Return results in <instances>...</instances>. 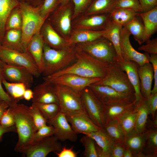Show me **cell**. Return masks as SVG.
<instances>
[{
  "label": "cell",
  "mask_w": 157,
  "mask_h": 157,
  "mask_svg": "<svg viewBox=\"0 0 157 157\" xmlns=\"http://www.w3.org/2000/svg\"><path fill=\"white\" fill-rule=\"evenodd\" d=\"M78 49L76 44L59 49L52 48L44 42V69L42 74L46 77L69 66L76 60Z\"/></svg>",
  "instance_id": "1"
},
{
  "label": "cell",
  "mask_w": 157,
  "mask_h": 157,
  "mask_svg": "<svg viewBox=\"0 0 157 157\" xmlns=\"http://www.w3.org/2000/svg\"><path fill=\"white\" fill-rule=\"evenodd\" d=\"M77 59L72 65L51 75L53 77L67 73L90 78H103L106 75L109 64L101 62L78 49Z\"/></svg>",
  "instance_id": "2"
},
{
  "label": "cell",
  "mask_w": 157,
  "mask_h": 157,
  "mask_svg": "<svg viewBox=\"0 0 157 157\" xmlns=\"http://www.w3.org/2000/svg\"><path fill=\"white\" fill-rule=\"evenodd\" d=\"M9 107L13 114L15 125L18 135V141L14 148L16 151L32 143L36 131L29 107L17 103Z\"/></svg>",
  "instance_id": "3"
},
{
  "label": "cell",
  "mask_w": 157,
  "mask_h": 157,
  "mask_svg": "<svg viewBox=\"0 0 157 157\" xmlns=\"http://www.w3.org/2000/svg\"><path fill=\"white\" fill-rule=\"evenodd\" d=\"M40 6H35L19 2V6L22 17V45L25 52L31 39L35 33L40 31L46 19L40 13Z\"/></svg>",
  "instance_id": "4"
},
{
  "label": "cell",
  "mask_w": 157,
  "mask_h": 157,
  "mask_svg": "<svg viewBox=\"0 0 157 157\" xmlns=\"http://www.w3.org/2000/svg\"><path fill=\"white\" fill-rule=\"evenodd\" d=\"M76 45L78 50L104 63L109 64L119 60L112 43L102 36L93 41L77 44Z\"/></svg>",
  "instance_id": "5"
},
{
  "label": "cell",
  "mask_w": 157,
  "mask_h": 157,
  "mask_svg": "<svg viewBox=\"0 0 157 157\" xmlns=\"http://www.w3.org/2000/svg\"><path fill=\"white\" fill-rule=\"evenodd\" d=\"M94 84L108 86L121 93L135 96L134 88L126 73L116 62L109 64L106 76Z\"/></svg>",
  "instance_id": "6"
},
{
  "label": "cell",
  "mask_w": 157,
  "mask_h": 157,
  "mask_svg": "<svg viewBox=\"0 0 157 157\" xmlns=\"http://www.w3.org/2000/svg\"><path fill=\"white\" fill-rule=\"evenodd\" d=\"M74 6L70 1L66 4H60L53 12L49 22L56 31L66 40L72 29V22Z\"/></svg>",
  "instance_id": "7"
},
{
  "label": "cell",
  "mask_w": 157,
  "mask_h": 157,
  "mask_svg": "<svg viewBox=\"0 0 157 157\" xmlns=\"http://www.w3.org/2000/svg\"><path fill=\"white\" fill-rule=\"evenodd\" d=\"M52 84L61 111L65 114L85 112L79 94L67 86Z\"/></svg>",
  "instance_id": "8"
},
{
  "label": "cell",
  "mask_w": 157,
  "mask_h": 157,
  "mask_svg": "<svg viewBox=\"0 0 157 157\" xmlns=\"http://www.w3.org/2000/svg\"><path fill=\"white\" fill-rule=\"evenodd\" d=\"M59 140L54 135L32 142L16 151L26 157H45L51 152H59L63 147Z\"/></svg>",
  "instance_id": "9"
},
{
  "label": "cell",
  "mask_w": 157,
  "mask_h": 157,
  "mask_svg": "<svg viewBox=\"0 0 157 157\" xmlns=\"http://www.w3.org/2000/svg\"><path fill=\"white\" fill-rule=\"evenodd\" d=\"M0 58L4 63L26 68L38 77L40 74L33 59L26 52H21L0 45Z\"/></svg>",
  "instance_id": "10"
},
{
  "label": "cell",
  "mask_w": 157,
  "mask_h": 157,
  "mask_svg": "<svg viewBox=\"0 0 157 157\" xmlns=\"http://www.w3.org/2000/svg\"><path fill=\"white\" fill-rule=\"evenodd\" d=\"M79 94L86 113L96 125L103 129L105 125L103 115L102 104L88 87L83 89Z\"/></svg>",
  "instance_id": "11"
},
{
  "label": "cell",
  "mask_w": 157,
  "mask_h": 157,
  "mask_svg": "<svg viewBox=\"0 0 157 157\" xmlns=\"http://www.w3.org/2000/svg\"><path fill=\"white\" fill-rule=\"evenodd\" d=\"M44 81L51 83L67 86L79 94L84 88L100 81V78H86L70 73L58 76L43 77Z\"/></svg>",
  "instance_id": "12"
},
{
  "label": "cell",
  "mask_w": 157,
  "mask_h": 157,
  "mask_svg": "<svg viewBox=\"0 0 157 157\" xmlns=\"http://www.w3.org/2000/svg\"><path fill=\"white\" fill-rule=\"evenodd\" d=\"M88 87L103 105L115 102L131 103L135 100V95L121 93L108 86L93 83Z\"/></svg>",
  "instance_id": "13"
},
{
  "label": "cell",
  "mask_w": 157,
  "mask_h": 157,
  "mask_svg": "<svg viewBox=\"0 0 157 157\" xmlns=\"http://www.w3.org/2000/svg\"><path fill=\"white\" fill-rule=\"evenodd\" d=\"M110 20V14L82 15L72 20V29L92 31L104 30Z\"/></svg>",
  "instance_id": "14"
},
{
  "label": "cell",
  "mask_w": 157,
  "mask_h": 157,
  "mask_svg": "<svg viewBox=\"0 0 157 157\" xmlns=\"http://www.w3.org/2000/svg\"><path fill=\"white\" fill-rule=\"evenodd\" d=\"M130 33L122 27L120 33V47L121 54L124 60L135 62L139 65L149 62V54L141 53L136 51L132 46L130 40Z\"/></svg>",
  "instance_id": "15"
},
{
  "label": "cell",
  "mask_w": 157,
  "mask_h": 157,
  "mask_svg": "<svg viewBox=\"0 0 157 157\" xmlns=\"http://www.w3.org/2000/svg\"><path fill=\"white\" fill-rule=\"evenodd\" d=\"M47 123L53 127L54 135L59 141L75 142L76 140L78 134L69 124L64 113L60 111L53 119L47 121Z\"/></svg>",
  "instance_id": "16"
},
{
  "label": "cell",
  "mask_w": 157,
  "mask_h": 157,
  "mask_svg": "<svg viewBox=\"0 0 157 157\" xmlns=\"http://www.w3.org/2000/svg\"><path fill=\"white\" fill-rule=\"evenodd\" d=\"M3 78L11 82L22 83L30 88L33 81V76L26 67L5 63L1 70Z\"/></svg>",
  "instance_id": "17"
},
{
  "label": "cell",
  "mask_w": 157,
  "mask_h": 157,
  "mask_svg": "<svg viewBox=\"0 0 157 157\" xmlns=\"http://www.w3.org/2000/svg\"><path fill=\"white\" fill-rule=\"evenodd\" d=\"M135 102V100L131 103L115 102L102 104V113L105 125L111 122L118 121L133 111Z\"/></svg>",
  "instance_id": "18"
},
{
  "label": "cell",
  "mask_w": 157,
  "mask_h": 157,
  "mask_svg": "<svg viewBox=\"0 0 157 157\" xmlns=\"http://www.w3.org/2000/svg\"><path fill=\"white\" fill-rule=\"evenodd\" d=\"M65 114L72 128L77 134L85 135L101 129L94 123L85 112Z\"/></svg>",
  "instance_id": "19"
},
{
  "label": "cell",
  "mask_w": 157,
  "mask_h": 157,
  "mask_svg": "<svg viewBox=\"0 0 157 157\" xmlns=\"http://www.w3.org/2000/svg\"><path fill=\"white\" fill-rule=\"evenodd\" d=\"M33 92V97L32 99L33 103H54L59 104L53 85L49 82L44 81L36 86Z\"/></svg>",
  "instance_id": "20"
},
{
  "label": "cell",
  "mask_w": 157,
  "mask_h": 157,
  "mask_svg": "<svg viewBox=\"0 0 157 157\" xmlns=\"http://www.w3.org/2000/svg\"><path fill=\"white\" fill-rule=\"evenodd\" d=\"M40 33L44 42L52 48L61 49L72 45L56 31L49 22H45Z\"/></svg>",
  "instance_id": "21"
},
{
  "label": "cell",
  "mask_w": 157,
  "mask_h": 157,
  "mask_svg": "<svg viewBox=\"0 0 157 157\" xmlns=\"http://www.w3.org/2000/svg\"><path fill=\"white\" fill-rule=\"evenodd\" d=\"M44 43L40 31L38 32L31 39L26 51L33 59L40 74L44 69L43 52Z\"/></svg>",
  "instance_id": "22"
},
{
  "label": "cell",
  "mask_w": 157,
  "mask_h": 157,
  "mask_svg": "<svg viewBox=\"0 0 157 157\" xmlns=\"http://www.w3.org/2000/svg\"><path fill=\"white\" fill-rule=\"evenodd\" d=\"M84 135L88 136L94 140L98 157H110L115 142L104 129Z\"/></svg>",
  "instance_id": "23"
},
{
  "label": "cell",
  "mask_w": 157,
  "mask_h": 157,
  "mask_svg": "<svg viewBox=\"0 0 157 157\" xmlns=\"http://www.w3.org/2000/svg\"><path fill=\"white\" fill-rule=\"evenodd\" d=\"M119 67L126 73L135 91V100L138 102L144 98L140 91V82L138 72L139 65L132 61L118 60L116 62Z\"/></svg>",
  "instance_id": "24"
},
{
  "label": "cell",
  "mask_w": 157,
  "mask_h": 157,
  "mask_svg": "<svg viewBox=\"0 0 157 157\" xmlns=\"http://www.w3.org/2000/svg\"><path fill=\"white\" fill-rule=\"evenodd\" d=\"M138 72L140 82V91L142 97L145 98L151 94V85L154 79V70L150 63L139 65Z\"/></svg>",
  "instance_id": "25"
},
{
  "label": "cell",
  "mask_w": 157,
  "mask_h": 157,
  "mask_svg": "<svg viewBox=\"0 0 157 157\" xmlns=\"http://www.w3.org/2000/svg\"><path fill=\"white\" fill-rule=\"evenodd\" d=\"M145 130L138 133L134 129L125 138L123 144L131 150L134 157H138L143 152L146 138Z\"/></svg>",
  "instance_id": "26"
},
{
  "label": "cell",
  "mask_w": 157,
  "mask_h": 157,
  "mask_svg": "<svg viewBox=\"0 0 157 157\" xmlns=\"http://www.w3.org/2000/svg\"><path fill=\"white\" fill-rule=\"evenodd\" d=\"M122 26L110 20L103 31L102 37L110 41L115 49L118 60H124L122 57L120 47V33Z\"/></svg>",
  "instance_id": "27"
},
{
  "label": "cell",
  "mask_w": 157,
  "mask_h": 157,
  "mask_svg": "<svg viewBox=\"0 0 157 157\" xmlns=\"http://www.w3.org/2000/svg\"><path fill=\"white\" fill-rule=\"evenodd\" d=\"M137 16L143 21L144 31V43L157 31V6L149 11L139 13Z\"/></svg>",
  "instance_id": "28"
},
{
  "label": "cell",
  "mask_w": 157,
  "mask_h": 157,
  "mask_svg": "<svg viewBox=\"0 0 157 157\" xmlns=\"http://www.w3.org/2000/svg\"><path fill=\"white\" fill-rule=\"evenodd\" d=\"M103 31L72 29L67 40L71 45L90 42L102 37Z\"/></svg>",
  "instance_id": "29"
},
{
  "label": "cell",
  "mask_w": 157,
  "mask_h": 157,
  "mask_svg": "<svg viewBox=\"0 0 157 157\" xmlns=\"http://www.w3.org/2000/svg\"><path fill=\"white\" fill-rule=\"evenodd\" d=\"M19 3L18 0H0V45H1L5 32L7 19L12 11Z\"/></svg>",
  "instance_id": "30"
},
{
  "label": "cell",
  "mask_w": 157,
  "mask_h": 157,
  "mask_svg": "<svg viewBox=\"0 0 157 157\" xmlns=\"http://www.w3.org/2000/svg\"><path fill=\"white\" fill-rule=\"evenodd\" d=\"M117 0H93L83 15H97L110 14L113 10Z\"/></svg>",
  "instance_id": "31"
},
{
  "label": "cell",
  "mask_w": 157,
  "mask_h": 157,
  "mask_svg": "<svg viewBox=\"0 0 157 157\" xmlns=\"http://www.w3.org/2000/svg\"><path fill=\"white\" fill-rule=\"evenodd\" d=\"M138 13L131 9L115 8L110 14V20L123 27L132 20Z\"/></svg>",
  "instance_id": "32"
},
{
  "label": "cell",
  "mask_w": 157,
  "mask_h": 157,
  "mask_svg": "<svg viewBox=\"0 0 157 157\" xmlns=\"http://www.w3.org/2000/svg\"><path fill=\"white\" fill-rule=\"evenodd\" d=\"M22 37L21 30L13 29L6 31L1 45L21 52H25L22 45Z\"/></svg>",
  "instance_id": "33"
},
{
  "label": "cell",
  "mask_w": 157,
  "mask_h": 157,
  "mask_svg": "<svg viewBox=\"0 0 157 157\" xmlns=\"http://www.w3.org/2000/svg\"><path fill=\"white\" fill-rule=\"evenodd\" d=\"M135 108L137 114L134 129L138 133H142L145 130L148 116L149 114L144 98L139 101H136Z\"/></svg>",
  "instance_id": "34"
},
{
  "label": "cell",
  "mask_w": 157,
  "mask_h": 157,
  "mask_svg": "<svg viewBox=\"0 0 157 157\" xmlns=\"http://www.w3.org/2000/svg\"><path fill=\"white\" fill-rule=\"evenodd\" d=\"M2 83L7 93L16 103L23 99V95L25 90L28 88L24 84L8 82L3 78Z\"/></svg>",
  "instance_id": "35"
},
{
  "label": "cell",
  "mask_w": 157,
  "mask_h": 157,
  "mask_svg": "<svg viewBox=\"0 0 157 157\" xmlns=\"http://www.w3.org/2000/svg\"><path fill=\"white\" fill-rule=\"evenodd\" d=\"M134 39L140 45L144 43V28L142 23L137 17L124 26Z\"/></svg>",
  "instance_id": "36"
},
{
  "label": "cell",
  "mask_w": 157,
  "mask_h": 157,
  "mask_svg": "<svg viewBox=\"0 0 157 157\" xmlns=\"http://www.w3.org/2000/svg\"><path fill=\"white\" fill-rule=\"evenodd\" d=\"M103 129L115 142L123 144L125 139L123 131L117 121L111 122L105 125Z\"/></svg>",
  "instance_id": "37"
},
{
  "label": "cell",
  "mask_w": 157,
  "mask_h": 157,
  "mask_svg": "<svg viewBox=\"0 0 157 157\" xmlns=\"http://www.w3.org/2000/svg\"><path fill=\"white\" fill-rule=\"evenodd\" d=\"M137 114V111L135 107L133 111L126 115L117 121L125 137L134 129Z\"/></svg>",
  "instance_id": "38"
},
{
  "label": "cell",
  "mask_w": 157,
  "mask_h": 157,
  "mask_svg": "<svg viewBox=\"0 0 157 157\" xmlns=\"http://www.w3.org/2000/svg\"><path fill=\"white\" fill-rule=\"evenodd\" d=\"M145 131L146 138L144 149H147V155L148 157H156L157 153V130L155 128Z\"/></svg>",
  "instance_id": "39"
},
{
  "label": "cell",
  "mask_w": 157,
  "mask_h": 157,
  "mask_svg": "<svg viewBox=\"0 0 157 157\" xmlns=\"http://www.w3.org/2000/svg\"><path fill=\"white\" fill-rule=\"evenodd\" d=\"M33 103L38 108L47 121L53 119L60 111L59 105L57 104Z\"/></svg>",
  "instance_id": "40"
},
{
  "label": "cell",
  "mask_w": 157,
  "mask_h": 157,
  "mask_svg": "<svg viewBox=\"0 0 157 157\" xmlns=\"http://www.w3.org/2000/svg\"><path fill=\"white\" fill-rule=\"evenodd\" d=\"M22 24V15L18 6L13 9L9 16L6 24L5 31L13 29L21 30Z\"/></svg>",
  "instance_id": "41"
},
{
  "label": "cell",
  "mask_w": 157,
  "mask_h": 157,
  "mask_svg": "<svg viewBox=\"0 0 157 157\" xmlns=\"http://www.w3.org/2000/svg\"><path fill=\"white\" fill-rule=\"evenodd\" d=\"M84 135L80 139L84 148V156L86 157H98L94 140L88 136Z\"/></svg>",
  "instance_id": "42"
},
{
  "label": "cell",
  "mask_w": 157,
  "mask_h": 157,
  "mask_svg": "<svg viewBox=\"0 0 157 157\" xmlns=\"http://www.w3.org/2000/svg\"><path fill=\"white\" fill-rule=\"evenodd\" d=\"M29 109L36 131L41 127L47 125V120L35 104L32 103L31 105L29 107Z\"/></svg>",
  "instance_id": "43"
},
{
  "label": "cell",
  "mask_w": 157,
  "mask_h": 157,
  "mask_svg": "<svg viewBox=\"0 0 157 157\" xmlns=\"http://www.w3.org/2000/svg\"><path fill=\"white\" fill-rule=\"evenodd\" d=\"M119 8L131 9L138 13L143 12L138 0H117L114 9Z\"/></svg>",
  "instance_id": "44"
},
{
  "label": "cell",
  "mask_w": 157,
  "mask_h": 157,
  "mask_svg": "<svg viewBox=\"0 0 157 157\" xmlns=\"http://www.w3.org/2000/svg\"><path fill=\"white\" fill-rule=\"evenodd\" d=\"M60 4L59 0H44L40 6V11L41 16L46 19Z\"/></svg>",
  "instance_id": "45"
},
{
  "label": "cell",
  "mask_w": 157,
  "mask_h": 157,
  "mask_svg": "<svg viewBox=\"0 0 157 157\" xmlns=\"http://www.w3.org/2000/svg\"><path fill=\"white\" fill-rule=\"evenodd\" d=\"M74 6L72 20L83 15L93 0H71Z\"/></svg>",
  "instance_id": "46"
},
{
  "label": "cell",
  "mask_w": 157,
  "mask_h": 157,
  "mask_svg": "<svg viewBox=\"0 0 157 157\" xmlns=\"http://www.w3.org/2000/svg\"><path fill=\"white\" fill-rule=\"evenodd\" d=\"M54 129L51 126L47 124L41 127L35 132L32 142H36L54 134Z\"/></svg>",
  "instance_id": "47"
},
{
  "label": "cell",
  "mask_w": 157,
  "mask_h": 157,
  "mask_svg": "<svg viewBox=\"0 0 157 157\" xmlns=\"http://www.w3.org/2000/svg\"><path fill=\"white\" fill-rule=\"evenodd\" d=\"M145 103L148 109L149 114L151 115L153 119L157 109V93L152 94L144 98Z\"/></svg>",
  "instance_id": "48"
},
{
  "label": "cell",
  "mask_w": 157,
  "mask_h": 157,
  "mask_svg": "<svg viewBox=\"0 0 157 157\" xmlns=\"http://www.w3.org/2000/svg\"><path fill=\"white\" fill-rule=\"evenodd\" d=\"M146 44L139 47V50L144 51L149 54H157V38L148 40Z\"/></svg>",
  "instance_id": "49"
},
{
  "label": "cell",
  "mask_w": 157,
  "mask_h": 157,
  "mask_svg": "<svg viewBox=\"0 0 157 157\" xmlns=\"http://www.w3.org/2000/svg\"><path fill=\"white\" fill-rule=\"evenodd\" d=\"M0 124L4 127H8L15 125L13 115L9 107L4 112L0 120Z\"/></svg>",
  "instance_id": "50"
},
{
  "label": "cell",
  "mask_w": 157,
  "mask_h": 157,
  "mask_svg": "<svg viewBox=\"0 0 157 157\" xmlns=\"http://www.w3.org/2000/svg\"><path fill=\"white\" fill-rule=\"evenodd\" d=\"M149 61L151 63L154 70V85L151 91V93L154 94L157 93V54H151Z\"/></svg>",
  "instance_id": "51"
},
{
  "label": "cell",
  "mask_w": 157,
  "mask_h": 157,
  "mask_svg": "<svg viewBox=\"0 0 157 157\" xmlns=\"http://www.w3.org/2000/svg\"><path fill=\"white\" fill-rule=\"evenodd\" d=\"M3 78L0 70V99L6 102L10 106L17 103L4 90L2 86V80Z\"/></svg>",
  "instance_id": "52"
},
{
  "label": "cell",
  "mask_w": 157,
  "mask_h": 157,
  "mask_svg": "<svg viewBox=\"0 0 157 157\" xmlns=\"http://www.w3.org/2000/svg\"><path fill=\"white\" fill-rule=\"evenodd\" d=\"M126 149L122 144L115 142L111 152L110 157H123Z\"/></svg>",
  "instance_id": "53"
},
{
  "label": "cell",
  "mask_w": 157,
  "mask_h": 157,
  "mask_svg": "<svg viewBox=\"0 0 157 157\" xmlns=\"http://www.w3.org/2000/svg\"><path fill=\"white\" fill-rule=\"evenodd\" d=\"M143 10L145 12L157 6V0H138Z\"/></svg>",
  "instance_id": "54"
},
{
  "label": "cell",
  "mask_w": 157,
  "mask_h": 157,
  "mask_svg": "<svg viewBox=\"0 0 157 157\" xmlns=\"http://www.w3.org/2000/svg\"><path fill=\"white\" fill-rule=\"evenodd\" d=\"M58 157H76L77 153L72 150V149H68L65 147L62 148L59 152H54Z\"/></svg>",
  "instance_id": "55"
},
{
  "label": "cell",
  "mask_w": 157,
  "mask_h": 157,
  "mask_svg": "<svg viewBox=\"0 0 157 157\" xmlns=\"http://www.w3.org/2000/svg\"><path fill=\"white\" fill-rule=\"evenodd\" d=\"M9 132H17L15 125L10 127H4L2 126L0 124V140L4 134Z\"/></svg>",
  "instance_id": "56"
},
{
  "label": "cell",
  "mask_w": 157,
  "mask_h": 157,
  "mask_svg": "<svg viewBox=\"0 0 157 157\" xmlns=\"http://www.w3.org/2000/svg\"><path fill=\"white\" fill-rule=\"evenodd\" d=\"M33 97V90L30 88H27L25 90L23 95V98L25 100L29 101L32 99Z\"/></svg>",
  "instance_id": "57"
},
{
  "label": "cell",
  "mask_w": 157,
  "mask_h": 157,
  "mask_svg": "<svg viewBox=\"0 0 157 157\" xmlns=\"http://www.w3.org/2000/svg\"><path fill=\"white\" fill-rule=\"evenodd\" d=\"M9 105L5 102L0 101V120L4 112L9 107Z\"/></svg>",
  "instance_id": "58"
},
{
  "label": "cell",
  "mask_w": 157,
  "mask_h": 157,
  "mask_svg": "<svg viewBox=\"0 0 157 157\" xmlns=\"http://www.w3.org/2000/svg\"><path fill=\"white\" fill-rule=\"evenodd\" d=\"M133 155L131 150L128 148H126L124 150L123 157H133Z\"/></svg>",
  "instance_id": "59"
},
{
  "label": "cell",
  "mask_w": 157,
  "mask_h": 157,
  "mask_svg": "<svg viewBox=\"0 0 157 157\" xmlns=\"http://www.w3.org/2000/svg\"><path fill=\"white\" fill-rule=\"evenodd\" d=\"M25 1L26 3L29 4V3H33L34 4H38V6L41 4L43 2V0H24Z\"/></svg>",
  "instance_id": "60"
},
{
  "label": "cell",
  "mask_w": 157,
  "mask_h": 157,
  "mask_svg": "<svg viewBox=\"0 0 157 157\" xmlns=\"http://www.w3.org/2000/svg\"><path fill=\"white\" fill-rule=\"evenodd\" d=\"M70 0H59L60 4L63 5L68 3Z\"/></svg>",
  "instance_id": "61"
},
{
  "label": "cell",
  "mask_w": 157,
  "mask_h": 157,
  "mask_svg": "<svg viewBox=\"0 0 157 157\" xmlns=\"http://www.w3.org/2000/svg\"><path fill=\"white\" fill-rule=\"evenodd\" d=\"M5 63L0 58V70H1Z\"/></svg>",
  "instance_id": "62"
},
{
  "label": "cell",
  "mask_w": 157,
  "mask_h": 157,
  "mask_svg": "<svg viewBox=\"0 0 157 157\" xmlns=\"http://www.w3.org/2000/svg\"><path fill=\"white\" fill-rule=\"evenodd\" d=\"M1 101V100L0 99V101Z\"/></svg>",
  "instance_id": "63"
},
{
  "label": "cell",
  "mask_w": 157,
  "mask_h": 157,
  "mask_svg": "<svg viewBox=\"0 0 157 157\" xmlns=\"http://www.w3.org/2000/svg\"></svg>",
  "instance_id": "64"
}]
</instances>
